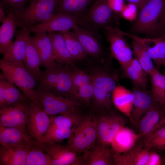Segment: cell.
Masks as SVG:
<instances>
[{
  "mask_svg": "<svg viewBox=\"0 0 165 165\" xmlns=\"http://www.w3.org/2000/svg\"><path fill=\"white\" fill-rule=\"evenodd\" d=\"M129 3L135 5L138 9V11L147 0H126Z\"/></svg>",
  "mask_w": 165,
  "mask_h": 165,
  "instance_id": "obj_46",
  "label": "cell"
},
{
  "mask_svg": "<svg viewBox=\"0 0 165 165\" xmlns=\"http://www.w3.org/2000/svg\"><path fill=\"white\" fill-rule=\"evenodd\" d=\"M98 142L108 145L122 127L124 121L120 116H103L96 119Z\"/></svg>",
  "mask_w": 165,
  "mask_h": 165,
  "instance_id": "obj_14",
  "label": "cell"
},
{
  "mask_svg": "<svg viewBox=\"0 0 165 165\" xmlns=\"http://www.w3.org/2000/svg\"><path fill=\"white\" fill-rule=\"evenodd\" d=\"M50 117L38 103L30 102L28 105L27 127L30 135L37 141L45 137L50 127Z\"/></svg>",
  "mask_w": 165,
  "mask_h": 165,
  "instance_id": "obj_10",
  "label": "cell"
},
{
  "mask_svg": "<svg viewBox=\"0 0 165 165\" xmlns=\"http://www.w3.org/2000/svg\"><path fill=\"white\" fill-rule=\"evenodd\" d=\"M65 42L69 52L76 61L87 59L88 55L80 42L72 31L62 32Z\"/></svg>",
  "mask_w": 165,
  "mask_h": 165,
  "instance_id": "obj_33",
  "label": "cell"
},
{
  "mask_svg": "<svg viewBox=\"0 0 165 165\" xmlns=\"http://www.w3.org/2000/svg\"><path fill=\"white\" fill-rule=\"evenodd\" d=\"M34 34L32 39L41 59V66L47 68L55 62L51 39L47 33L35 32Z\"/></svg>",
  "mask_w": 165,
  "mask_h": 165,
  "instance_id": "obj_19",
  "label": "cell"
},
{
  "mask_svg": "<svg viewBox=\"0 0 165 165\" xmlns=\"http://www.w3.org/2000/svg\"><path fill=\"white\" fill-rule=\"evenodd\" d=\"M51 40L55 61L64 65H75L76 61L66 46L62 32L48 33Z\"/></svg>",
  "mask_w": 165,
  "mask_h": 165,
  "instance_id": "obj_22",
  "label": "cell"
},
{
  "mask_svg": "<svg viewBox=\"0 0 165 165\" xmlns=\"http://www.w3.org/2000/svg\"><path fill=\"white\" fill-rule=\"evenodd\" d=\"M29 103L0 108V126L16 128L30 134L27 127Z\"/></svg>",
  "mask_w": 165,
  "mask_h": 165,
  "instance_id": "obj_11",
  "label": "cell"
},
{
  "mask_svg": "<svg viewBox=\"0 0 165 165\" xmlns=\"http://www.w3.org/2000/svg\"><path fill=\"white\" fill-rule=\"evenodd\" d=\"M83 23L82 17L69 14L59 13L28 29L30 33L63 32L73 29L77 26L82 27Z\"/></svg>",
  "mask_w": 165,
  "mask_h": 165,
  "instance_id": "obj_8",
  "label": "cell"
},
{
  "mask_svg": "<svg viewBox=\"0 0 165 165\" xmlns=\"http://www.w3.org/2000/svg\"><path fill=\"white\" fill-rule=\"evenodd\" d=\"M6 77L2 72L0 74V108L6 107L5 101V80Z\"/></svg>",
  "mask_w": 165,
  "mask_h": 165,
  "instance_id": "obj_44",
  "label": "cell"
},
{
  "mask_svg": "<svg viewBox=\"0 0 165 165\" xmlns=\"http://www.w3.org/2000/svg\"><path fill=\"white\" fill-rule=\"evenodd\" d=\"M160 120V114L156 107L147 112L142 117L139 123L140 129L143 136L150 134Z\"/></svg>",
  "mask_w": 165,
  "mask_h": 165,
  "instance_id": "obj_35",
  "label": "cell"
},
{
  "mask_svg": "<svg viewBox=\"0 0 165 165\" xmlns=\"http://www.w3.org/2000/svg\"><path fill=\"white\" fill-rule=\"evenodd\" d=\"M30 33L28 29L16 31L15 40L3 55L2 59L11 62H23Z\"/></svg>",
  "mask_w": 165,
  "mask_h": 165,
  "instance_id": "obj_16",
  "label": "cell"
},
{
  "mask_svg": "<svg viewBox=\"0 0 165 165\" xmlns=\"http://www.w3.org/2000/svg\"><path fill=\"white\" fill-rule=\"evenodd\" d=\"M123 70L124 75L132 80L134 86L146 89L148 86L147 74L141 73L133 68L130 64Z\"/></svg>",
  "mask_w": 165,
  "mask_h": 165,
  "instance_id": "obj_39",
  "label": "cell"
},
{
  "mask_svg": "<svg viewBox=\"0 0 165 165\" xmlns=\"http://www.w3.org/2000/svg\"><path fill=\"white\" fill-rule=\"evenodd\" d=\"M133 51L147 75H150L156 69L152 58L145 46L137 39L132 38Z\"/></svg>",
  "mask_w": 165,
  "mask_h": 165,
  "instance_id": "obj_30",
  "label": "cell"
},
{
  "mask_svg": "<svg viewBox=\"0 0 165 165\" xmlns=\"http://www.w3.org/2000/svg\"><path fill=\"white\" fill-rule=\"evenodd\" d=\"M132 92L133 106L130 119L135 125H138L144 115L148 111L155 107V101L152 94L146 89L134 86Z\"/></svg>",
  "mask_w": 165,
  "mask_h": 165,
  "instance_id": "obj_15",
  "label": "cell"
},
{
  "mask_svg": "<svg viewBox=\"0 0 165 165\" xmlns=\"http://www.w3.org/2000/svg\"><path fill=\"white\" fill-rule=\"evenodd\" d=\"M143 135L137 134L130 129L123 127L117 133L110 145L115 153L126 152L134 146L138 140Z\"/></svg>",
  "mask_w": 165,
  "mask_h": 165,
  "instance_id": "obj_20",
  "label": "cell"
},
{
  "mask_svg": "<svg viewBox=\"0 0 165 165\" xmlns=\"http://www.w3.org/2000/svg\"><path fill=\"white\" fill-rule=\"evenodd\" d=\"M165 125V116L163 117L162 119H160L158 124L156 126L153 128L151 134L154 132L156 130L158 129L159 128Z\"/></svg>",
  "mask_w": 165,
  "mask_h": 165,
  "instance_id": "obj_48",
  "label": "cell"
},
{
  "mask_svg": "<svg viewBox=\"0 0 165 165\" xmlns=\"http://www.w3.org/2000/svg\"><path fill=\"white\" fill-rule=\"evenodd\" d=\"M94 92V87L92 82L81 86L78 89V98L86 104H89L92 100Z\"/></svg>",
  "mask_w": 165,
  "mask_h": 165,
  "instance_id": "obj_41",
  "label": "cell"
},
{
  "mask_svg": "<svg viewBox=\"0 0 165 165\" xmlns=\"http://www.w3.org/2000/svg\"><path fill=\"white\" fill-rule=\"evenodd\" d=\"M72 30V32L80 42L88 56L97 61L104 60L106 53L99 34L79 26Z\"/></svg>",
  "mask_w": 165,
  "mask_h": 165,
  "instance_id": "obj_12",
  "label": "cell"
},
{
  "mask_svg": "<svg viewBox=\"0 0 165 165\" xmlns=\"http://www.w3.org/2000/svg\"><path fill=\"white\" fill-rule=\"evenodd\" d=\"M75 128L55 127L48 130L43 139L36 141L39 143H58L69 138Z\"/></svg>",
  "mask_w": 165,
  "mask_h": 165,
  "instance_id": "obj_36",
  "label": "cell"
},
{
  "mask_svg": "<svg viewBox=\"0 0 165 165\" xmlns=\"http://www.w3.org/2000/svg\"><path fill=\"white\" fill-rule=\"evenodd\" d=\"M162 163V159L158 154L154 152H150L148 165H161Z\"/></svg>",
  "mask_w": 165,
  "mask_h": 165,
  "instance_id": "obj_45",
  "label": "cell"
},
{
  "mask_svg": "<svg viewBox=\"0 0 165 165\" xmlns=\"http://www.w3.org/2000/svg\"><path fill=\"white\" fill-rule=\"evenodd\" d=\"M106 0L108 6L114 13L121 14L125 5L124 0Z\"/></svg>",
  "mask_w": 165,
  "mask_h": 165,
  "instance_id": "obj_43",
  "label": "cell"
},
{
  "mask_svg": "<svg viewBox=\"0 0 165 165\" xmlns=\"http://www.w3.org/2000/svg\"><path fill=\"white\" fill-rule=\"evenodd\" d=\"M17 28L14 19L7 16L0 27V53L2 55L12 44Z\"/></svg>",
  "mask_w": 165,
  "mask_h": 165,
  "instance_id": "obj_29",
  "label": "cell"
},
{
  "mask_svg": "<svg viewBox=\"0 0 165 165\" xmlns=\"http://www.w3.org/2000/svg\"><path fill=\"white\" fill-rule=\"evenodd\" d=\"M114 16L106 0H94L82 18L88 29L98 32L107 27H112Z\"/></svg>",
  "mask_w": 165,
  "mask_h": 165,
  "instance_id": "obj_7",
  "label": "cell"
},
{
  "mask_svg": "<svg viewBox=\"0 0 165 165\" xmlns=\"http://www.w3.org/2000/svg\"><path fill=\"white\" fill-rule=\"evenodd\" d=\"M165 25V0H147L138 11L132 29L140 34H153Z\"/></svg>",
  "mask_w": 165,
  "mask_h": 165,
  "instance_id": "obj_1",
  "label": "cell"
},
{
  "mask_svg": "<svg viewBox=\"0 0 165 165\" xmlns=\"http://www.w3.org/2000/svg\"><path fill=\"white\" fill-rule=\"evenodd\" d=\"M145 145L146 147L153 148L160 151L165 150V125L148 135Z\"/></svg>",
  "mask_w": 165,
  "mask_h": 165,
  "instance_id": "obj_37",
  "label": "cell"
},
{
  "mask_svg": "<svg viewBox=\"0 0 165 165\" xmlns=\"http://www.w3.org/2000/svg\"><path fill=\"white\" fill-rule=\"evenodd\" d=\"M24 64L37 80L41 73V60L34 43L32 37L29 36L25 55L23 60Z\"/></svg>",
  "mask_w": 165,
  "mask_h": 165,
  "instance_id": "obj_28",
  "label": "cell"
},
{
  "mask_svg": "<svg viewBox=\"0 0 165 165\" xmlns=\"http://www.w3.org/2000/svg\"><path fill=\"white\" fill-rule=\"evenodd\" d=\"M34 139L17 128L0 126V145L12 146L26 145Z\"/></svg>",
  "mask_w": 165,
  "mask_h": 165,
  "instance_id": "obj_23",
  "label": "cell"
},
{
  "mask_svg": "<svg viewBox=\"0 0 165 165\" xmlns=\"http://www.w3.org/2000/svg\"><path fill=\"white\" fill-rule=\"evenodd\" d=\"M32 0H1L7 16L13 17L24 9Z\"/></svg>",
  "mask_w": 165,
  "mask_h": 165,
  "instance_id": "obj_38",
  "label": "cell"
},
{
  "mask_svg": "<svg viewBox=\"0 0 165 165\" xmlns=\"http://www.w3.org/2000/svg\"><path fill=\"white\" fill-rule=\"evenodd\" d=\"M103 31L110 44L111 56L117 60L123 70L133 58V50L123 37L121 31L112 27H107Z\"/></svg>",
  "mask_w": 165,
  "mask_h": 165,
  "instance_id": "obj_9",
  "label": "cell"
},
{
  "mask_svg": "<svg viewBox=\"0 0 165 165\" xmlns=\"http://www.w3.org/2000/svg\"><path fill=\"white\" fill-rule=\"evenodd\" d=\"M71 66L74 90L77 95L78 89L81 86L92 82L93 77L91 74H89L75 67L74 65H71Z\"/></svg>",
  "mask_w": 165,
  "mask_h": 165,
  "instance_id": "obj_40",
  "label": "cell"
},
{
  "mask_svg": "<svg viewBox=\"0 0 165 165\" xmlns=\"http://www.w3.org/2000/svg\"><path fill=\"white\" fill-rule=\"evenodd\" d=\"M50 124L48 130L55 127L75 128L84 118L78 110L50 116Z\"/></svg>",
  "mask_w": 165,
  "mask_h": 165,
  "instance_id": "obj_27",
  "label": "cell"
},
{
  "mask_svg": "<svg viewBox=\"0 0 165 165\" xmlns=\"http://www.w3.org/2000/svg\"><path fill=\"white\" fill-rule=\"evenodd\" d=\"M141 42L145 47L157 68L165 60V36L153 38H142L129 35Z\"/></svg>",
  "mask_w": 165,
  "mask_h": 165,
  "instance_id": "obj_21",
  "label": "cell"
},
{
  "mask_svg": "<svg viewBox=\"0 0 165 165\" xmlns=\"http://www.w3.org/2000/svg\"><path fill=\"white\" fill-rule=\"evenodd\" d=\"M150 148L134 146L126 152L113 154V160L117 165H148Z\"/></svg>",
  "mask_w": 165,
  "mask_h": 165,
  "instance_id": "obj_18",
  "label": "cell"
},
{
  "mask_svg": "<svg viewBox=\"0 0 165 165\" xmlns=\"http://www.w3.org/2000/svg\"><path fill=\"white\" fill-rule=\"evenodd\" d=\"M138 9L134 4L129 3L125 4L121 13L122 17L130 21H134L138 16Z\"/></svg>",
  "mask_w": 165,
  "mask_h": 165,
  "instance_id": "obj_42",
  "label": "cell"
},
{
  "mask_svg": "<svg viewBox=\"0 0 165 165\" xmlns=\"http://www.w3.org/2000/svg\"><path fill=\"white\" fill-rule=\"evenodd\" d=\"M37 101L50 116L57 115L78 110L81 104L77 99L36 89Z\"/></svg>",
  "mask_w": 165,
  "mask_h": 165,
  "instance_id": "obj_6",
  "label": "cell"
},
{
  "mask_svg": "<svg viewBox=\"0 0 165 165\" xmlns=\"http://www.w3.org/2000/svg\"><path fill=\"white\" fill-rule=\"evenodd\" d=\"M4 10L3 7L0 3V22L2 23L6 19L7 16Z\"/></svg>",
  "mask_w": 165,
  "mask_h": 165,
  "instance_id": "obj_47",
  "label": "cell"
},
{
  "mask_svg": "<svg viewBox=\"0 0 165 165\" xmlns=\"http://www.w3.org/2000/svg\"><path fill=\"white\" fill-rule=\"evenodd\" d=\"M163 65L165 66V60L163 64Z\"/></svg>",
  "mask_w": 165,
  "mask_h": 165,
  "instance_id": "obj_49",
  "label": "cell"
},
{
  "mask_svg": "<svg viewBox=\"0 0 165 165\" xmlns=\"http://www.w3.org/2000/svg\"><path fill=\"white\" fill-rule=\"evenodd\" d=\"M93 77L94 92L92 99L94 107L99 109L109 108L112 93L117 85V77L104 68H98L91 73Z\"/></svg>",
  "mask_w": 165,
  "mask_h": 165,
  "instance_id": "obj_4",
  "label": "cell"
},
{
  "mask_svg": "<svg viewBox=\"0 0 165 165\" xmlns=\"http://www.w3.org/2000/svg\"><path fill=\"white\" fill-rule=\"evenodd\" d=\"M4 97L5 107L20 103H29L31 101L13 83L6 78Z\"/></svg>",
  "mask_w": 165,
  "mask_h": 165,
  "instance_id": "obj_32",
  "label": "cell"
},
{
  "mask_svg": "<svg viewBox=\"0 0 165 165\" xmlns=\"http://www.w3.org/2000/svg\"><path fill=\"white\" fill-rule=\"evenodd\" d=\"M26 165H52L50 157L36 140L28 151Z\"/></svg>",
  "mask_w": 165,
  "mask_h": 165,
  "instance_id": "obj_34",
  "label": "cell"
},
{
  "mask_svg": "<svg viewBox=\"0 0 165 165\" xmlns=\"http://www.w3.org/2000/svg\"><path fill=\"white\" fill-rule=\"evenodd\" d=\"M38 144L50 156L52 165H78L85 164L84 159H81L76 153L72 151L66 145L59 143L47 142Z\"/></svg>",
  "mask_w": 165,
  "mask_h": 165,
  "instance_id": "obj_13",
  "label": "cell"
},
{
  "mask_svg": "<svg viewBox=\"0 0 165 165\" xmlns=\"http://www.w3.org/2000/svg\"><path fill=\"white\" fill-rule=\"evenodd\" d=\"M113 154L107 145L98 142L85 152V164L109 165L112 164Z\"/></svg>",
  "mask_w": 165,
  "mask_h": 165,
  "instance_id": "obj_24",
  "label": "cell"
},
{
  "mask_svg": "<svg viewBox=\"0 0 165 165\" xmlns=\"http://www.w3.org/2000/svg\"><path fill=\"white\" fill-rule=\"evenodd\" d=\"M35 140L26 145L12 146H0V165H26L28 151Z\"/></svg>",
  "mask_w": 165,
  "mask_h": 165,
  "instance_id": "obj_17",
  "label": "cell"
},
{
  "mask_svg": "<svg viewBox=\"0 0 165 165\" xmlns=\"http://www.w3.org/2000/svg\"><path fill=\"white\" fill-rule=\"evenodd\" d=\"M59 1L32 0L24 9L11 17L17 28L28 29L54 15Z\"/></svg>",
  "mask_w": 165,
  "mask_h": 165,
  "instance_id": "obj_3",
  "label": "cell"
},
{
  "mask_svg": "<svg viewBox=\"0 0 165 165\" xmlns=\"http://www.w3.org/2000/svg\"><path fill=\"white\" fill-rule=\"evenodd\" d=\"M149 76L152 96L156 103L165 108V75L156 69Z\"/></svg>",
  "mask_w": 165,
  "mask_h": 165,
  "instance_id": "obj_31",
  "label": "cell"
},
{
  "mask_svg": "<svg viewBox=\"0 0 165 165\" xmlns=\"http://www.w3.org/2000/svg\"><path fill=\"white\" fill-rule=\"evenodd\" d=\"M112 101L116 107L130 119L133 106V95L125 87L118 85L112 95Z\"/></svg>",
  "mask_w": 165,
  "mask_h": 165,
  "instance_id": "obj_25",
  "label": "cell"
},
{
  "mask_svg": "<svg viewBox=\"0 0 165 165\" xmlns=\"http://www.w3.org/2000/svg\"><path fill=\"white\" fill-rule=\"evenodd\" d=\"M0 68L9 81L13 83L32 102L38 103L36 97V80L24 62H11L1 59Z\"/></svg>",
  "mask_w": 165,
  "mask_h": 165,
  "instance_id": "obj_2",
  "label": "cell"
},
{
  "mask_svg": "<svg viewBox=\"0 0 165 165\" xmlns=\"http://www.w3.org/2000/svg\"><path fill=\"white\" fill-rule=\"evenodd\" d=\"M94 0H59L55 14L64 13L82 18Z\"/></svg>",
  "mask_w": 165,
  "mask_h": 165,
  "instance_id": "obj_26",
  "label": "cell"
},
{
  "mask_svg": "<svg viewBox=\"0 0 165 165\" xmlns=\"http://www.w3.org/2000/svg\"><path fill=\"white\" fill-rule=\"evenodd\" d=\"M97 140L96 119L84 118L68 138L66 145L76 153L86 152L93 147Z\"/></svg>",
  "mask_w": 165,
  "mask_h": 165,
  "instance_id": "obj_5",
  "label": "cell"
}]
</instances>
